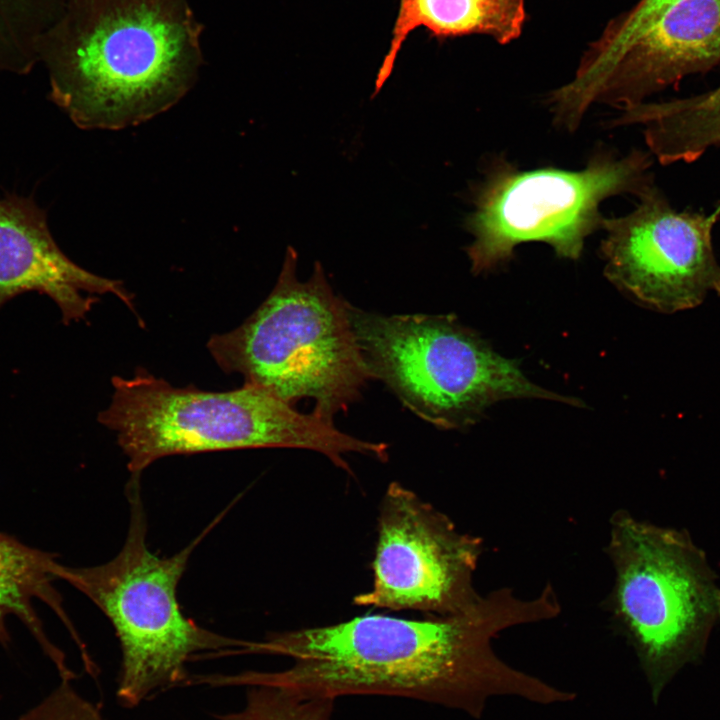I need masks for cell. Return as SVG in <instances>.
<instances>
[{"instance_id":"9c48e42d","label":"cell","mask_w":720,"mask_h":720,"mask_svg":"<svg viewBox=\"0 0 720 720\" xmlns=\"http://www.w3.org/2000/svg\"><path fill=\"white\" fill-rule=\"evenodd\" d=\"M377 528L372 587L354 597L355 605L447 616L480 600L474 573L482 538L460 532L447 515L396 481L385 491Z\"/></svg>"},{"instance_id":"ac0fdd59","label":"cell","mask_w":720,"mask_h":720,"mask_svg":"<svg viewBox=\"0 0 720 720\" xmlns=\"http://www.w3.org/2000/svg\"><path fill=\"white\" fill-rule=\"evenodd\" d=\"M335 699L309 696L275 685L248 686L240 710L217 720H331Z\"/></svg>"},{"instance_id":"8fae6325","label":"cell","mask_w":720,"mask_h":720,"mask_svg":"<svg viewBox=\"0 0 720 720\" xmlns=\"http://www.w3.org/2000/svg\"><path fill=\"white\" fill-rule=\"evenodd\" d=\"M719 63L720 0H681L590 83L552 95L550 105L555 119L574 130L594 103L624 110Z\"/></svg>"},{"instance_id":"ba28073f","label":"cell","mask_w":720,"mask_h":720,"mask_svg":"<svg viewBox=\"0 0 720 720\" xmlns=\"http://www.w3.org/2000/svg\"><path fill=\"white\" fill-rule=\"evenodd\" d=\"M647 153L599 154L581 171L542 168L493 170L465 220L474 241L466 247L474 274L509 260L524 242H544L561 258L580 257L585 239L601 228L600 203L620 193L641 194L653 184Z\"/></svg>"},{"instance_id":"30bf717a","label":"cell","mask_w":720,"mask_h":720,"mask_svg":"<svg viewBox=\"0 0 720 720\" xmlns=\"http://www.w3.org/2000/svg\"><path fill=\"white\" fill-rule=\"evenodd\" d=\"M638 197L629 214L602 219L608 280L661 313L695 308L711 292L720 295V265L712 244L720 207L710 214L676 211L653 184Z\"/></svg>"},{"instance_id":"3957f363","label":"cell","mask_w":720,"mask_h":720,"mask_svg":"<svg viewBox=\"0 0 720 720\" xmlns=\"http://www.w3.org/2000/svg\"><path fill=\"white\" fill-rule=\"evenodd\" d=\"M112 385V400L98 420L116 433L131 476L166 456L234 449H308L349 473L348 453L388 459L385 443L344 433L333 421L301 413L260 387L178 388L142 368L131 378L114 376Z\"/></svg>"},{"instance_id":"5bb4252c","label":"cell","mask_w":720,"mask_h":720,"mask_svg":"<svg viewBox=\"0 0 720 720\" xmlns=\"http://www.w3.org/2000/svg\"><path fill=\"white\" fill-rule=\"evenodd\" d=\"M56 554L28 546L15 537L0 532V644L11 642L7 620L16 617L29 630L44 653L56 666L59 675L69 673L64 654L47 637L36 611L42 602L65 624L76 642L79 638L53 586Z\"/></svg>"},{"instance_id":"5b68a950","label":"cell","mask_w":720,"mask_h":720,"mask_svg":"<svg viewBox=\"0 0 720 720\" xmlns=\"http://www.w3.org/2000/svg\"><path fill=\"white\" fill-rule=\"evenodd\" d=\"M139 478L131 476L127 485L130 518L119 553L101 565L69 567L58 562L54 570L57 580L89 598L113 625L122 655L116 695L126 708L188 682L186 664L200 652L239 653L248 645L206 630L183 614L177 586L210 527L170 557L151 552Z\"/></svg>"},{"instance_id":"ffe728a7","label":"cell","mask_w":720,"mask_h":720,"mask_svg":"<svg viewBox=\"0 0 720 720\" xmlns=\"http://www.w3.org/2000/svg\"><path fill=\"white\" fill-rule=\"evenodd\" d=\"M718 206L720 207V204Z\"/></svg>"},{"instance_id":"7a4b0ae2","label":"cell","mask_w":720,"mask_h":720,"mask_svg":"<svg viewBox=\"0 0 720 720\" xmlns=\"http://www.w3.org/2000/svg\"><path fill=\"white\" fill-rule=\"evenodd\" d=\"M202 30L187 0H67L39 45L48 99L80 129L142 124L194 86Z\"/></svg>"},{"instance_id":"52a82bcc","label":"cell","mask_w":720,"mask_h":720,"mask_svg":"<svg viewBox=\"0 0 720 720\" xmlns=\"http://www.w3.org/2000/svg\"><path fill=\"white\" fill-rule=\"evenodd\" d=\"M605 552L614 575L603 608L634 648L656 691L720 622V586L687 533L625 509L609 519Z\"/></svg>"},{"instance_id":"2e32d148","label":"cell","mask_w":720,"mask_h":720,"mask_svg":"<svg viewBox=\"0 0 720 720\" xmlns=\"http://www.w3.org/2000/svg\"><path fill=\"white\" fill-rule=\"evenodd\" d=\"M67 0H0V72L26 75L39 64V45Z\"/></svg>"},{"instance_id":"4fadbf2b","label":"cell","mask_w":720,"mask_h":720,"mask_svg":"<svg viewBox=\"0 0 720 720\" xmlns=\"http://www.w3.org/2000/svg\"><path fill=\"white\" fill-rule=\"evenodd\" d=\"M525 20V0H399L373 96L391 75L398 54L414 30L425 28L437 38L485 35L505 45L520 37Z\"/></svg>"},{"instance_id":"9a60e30c","label":"cell","mask_w":720,"mask_h":720,"mask_svg":"<svg viewBox=\"0 0 720 720\" xmlns=\"http://www.w3.org/2000/svg\"><path fill=\"white\" fill-rule=\"evenodd\" d=\"M624 119L644 126L647 146L661 164L693 162L720 145V85L686 98L643 102Z\"/></svg>"},{"instance_id":"6da1fadb","label":"cell","mask_w":720,"mask_h":720,"mask_svg":"<svg viewBox=\"0 0 720 720\" xmlns=\"http://www.w3.org/2000/svg\"><path fill=\"white\" fill-rule=\"evenodd\" d=\"M561 613L551 584L532 598L501 587L471 608L412 620L363 615L327 626L269 634L246 653L284 656L279 671H247L233 685H275L337 699L383 695L419 700L481 717L493 696L539 704L566 702L570 693L515 669L493 650L503 631L554 619Z\"/></svg>"},{"instance_id":"8992f818","label":"cell","mask_w":720,"mask_h":720,"mask_svg":"<svg viewBox=\"0 0 720 720\" xmlns=\"http://www.w3.org/2000/svg\"><path fill=\"white\" fill-rule=\"evenodd\" d=\"M349 317L372 378L439 429L470 426L492 404L508 399L583 406L531 382L517 361L495 352L454 315L386 316L349 304Z\"/></svg>"},{"instance_id":"e0dca14e","label":"cell","mask_w":720,"mask_h":720,"mask_svg":"<svg viewBox=\"0 0 720 720\" xmlns=\"http://www.w3.org/2000/svg\"><path fill=\"white\" fill-rule=\"evenodd\" d=\"M679 1L639 0L632 8L612 18L584 51L573 81L578 86L591 82Z\"/></svg>"},{"instance_id":"277c9868","label":"cell","mask_w":720,"mask_h":720,"mask_svg":"<svg viewBox=\"0 0 720 720\" xmlns=\"http://www.w3.org/2000/svg\"><path fill=\"white\" fill-rule=\"evenodd\" d=\"M297 252L289 246L276 285L239 327L213 335L207 347L226 373L293 405L314 400L313 414L328 421L361 397L372 379L349 317L316 262L297 278Z\"/></svg>"},{"instance_id":"7c38bea8","label":"cell","mask_w":720,"mask_h":720,"mask_svg":"<svg viewBox=\"0 0 720 720\" xmlns=\"http://www.w3.org/2000/svg\"><path fill=\"white\" fill-rule=\"evenodd\" d=\"M32 291L51 298L65 324L84 319L95 295L114 294L133 310V295L120 281L82 268L61 250L46 210L32 196L6 192L0 198V308Z\"/></svg>"},{"instance_id":"d6986e66","label":"cell","mask_w":720,"mask_h":720,"mask_svg":"<svg viewBox=\"0 0 720 720\" xmlns=\"http://www.w3.org/2000/svg\"><path fill=\"white\" fill-rule=\"evenodd\" d=\"M17 720H104L98 706L80 695L72 680L60 684Z\"/></svg>"}]
</instances>
